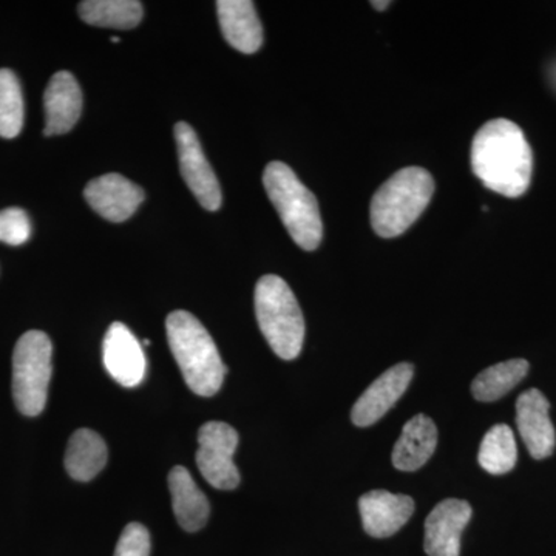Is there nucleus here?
I'll return each instance as SVG.
<instances>
[{"mask_svg": "<svg viewBox=\"0 0 556 556\" xmlns=\"http://www.w3.org/2000/svg\"><path fill=\"white\" fill-rule=\"evenodd\" d=\"M471 169L492 192L525 195L532 181L533 152L525 131L508 119L489 121L471 144Z\"/></svg>", "mask_w": 556, "mask_h": 556, "instance_id": "obj_1", "label": "nucleus"}, {"mask_svg": "<svg viewBox=\"0 0 556 556\" xmlns=\"http://www.w3.org/2000/svg\"><path fill=\"white\" fill-rule=\"evenodd\" d=\"M166 331L172 354L190 390L203 397L217 394L228 369L199 318L188 311H175L167 317Z\"/></svg>", "mask_w": 556, "mask_h": 556, "instance_id": "obj_2", "label": "nucleus"}, {"mask_svg": "<svg viewBox=\"0 0 556 556\" xmlns=\"http://www.w3.org/2000/svg\"><path fill=\"white\" fill-rule=\"evenodd\" d=\"M434 193L433 177L422 167H405L383 182L369 207L372 229L382 239H394L412 228Z\"/></svg>", "mask_w": 556, "mask_h": 556, "instance_id": "obj_3", "label": "nucleus"}, {"mask_svg": "<svg viewBox=\"0 0 556 556\" xmlns=\"http://www.w3.org/2000/svg\"><path fill=\"white\" fill-rule=\"evenodd\" d=\"M263 185L292 240L305 251H316L324 237V223L313 192L302 185L291 167L278 161L266 167Z\"/></svg>", "mask_w": 556, "mask_h": 556, "instance_id": "obj_4", "label": "nucleus"}, {"mask_svg": "<svg viewBox=\"0 0 556 556\" xmlns=\"http://www.w3.org/2000/svg\"><path fill=\"white\" fill-rule=\"evenodd\" d=\"M255 314L274 353L285 361L299 357L305 342V318L294 292L283 278H260L255 287Z\"/></svg>", "mask_w": 556, "mask_h": 556, "instance_id": "obj_5", "label": "nucleus"}, {"mask_svg": "<svg viewBox=\"0 0 556 556\" xmlns=\"http://www.w3.org/2000/svg\"><path fill=\"white\" fill-rule=\"evenodd\" d=\"M53 346L46 332L28 331L13 353V397L25 416H39L47 405L51 379Z\"/></svg>", "mask_w": 556, "mask_h": 556, "instance_id": "obj_6", "label": "nucleus"}, {"mask_svg": "<svg viewBox=\"0 0 556 556\" xmlns=\"http://www.w3.org/2000/svg\"><path fill=\"white\" fill-rule=\"evenodd\" d=\"M239 445L236 428L225 422H207L199 431L197 466L208 484L218 490H233L240 484V471L233 463Z\"/></svg>", "mask_w": 556, "mask_h": 556, "instance_id": "obj_7", "label": "nucleus"}, {"mask_svg": "<svg viewBox=\"0 0 556 556\" xmlns=\"http://www.w3.org/2000/svg\"><path fill=\"white\" fill-rule=\"evenodd\" d=\"M174 134L177 141L179 169L186 185L192 190L201 206L206 211H218L223 201L222 188L204 156L195 130L188 123H178Z\"/></svg>", "mask_w": 556, "mask_h": 556, "instance_id": "obj_8", "label": "nucleus"}, {"mask_svg": "<svg viewBox=\"0 0 556 556\" xmlns=\"http://www.w3.org/2000/svg\"><path fill=\"white\" fill-rule=\"evenodd\" d=\"M102 361L119 386L135 388L144 380L148 369L144 350L134 332L119 321L110 325L102 343Z\"/></svg>", "mask_w": 556, "mask_h": 556, "instance_id": "obj_9", "label": "nucleus"}, {"mask_svg": "<svg viewBox=\"0 0 556 556\" xmlns=\"http://www.w3.org/2000/svg\"><path fill=\"white\" fill-rule=\"evenodd\" d=\"M413 375L415 368L412 364H397L376 379L354 404L351 412L354 426L369 427L382 419L404 396Z\"/></svg>", "mask_w": 556, "mask_h": 556, "instance_id": "obj_10", "label": "nucleus"}, {"mask_svg": "<svg viewBox=\"0 0 556 556\" xmlns=\"http://www.w3.org/2000/svg\"><path fill=\"white\" fill-rule=\"evenodd\" d=\"M91 208L112 223L129 219L146 199L144 190L118 174L91 179L84 190Z\"/></svg>", "mask_w": 556, "mask_h": 556, "instance_id": "obj_11", "label": "nucleus"}, {"mask_svg": "<svg viewBox=\"0 0 556 556\" xmlns=\"http://www.w3.org/2000/svg\"><path fill=\"white\" fill-rule=\"evenodd\" d=\"M471 519L467 501L445 500L431 510L426 521L424 548L428 556H459L460 536Z\"/></svg>", "mask_w": 556, "mask_h": 556, "instance_id": "obj_12", "label": "nucleus"}, {"mask_svg": "<svg viewBox=\"0 0 556 556\" xmlns=\"http://www.w3.org/2000/svg\"><path fill=\"white\" fill-rule=\"evenodd\" d=\"M547 397L540 390H527L517 401V426L527 450L535 459L554 453L556 434L548 416Z\"/></svg>", "mask_w": 556, "mask_h": 556, "instance_id": "obj_13", "label": "nucleus"}, {"mask_svg": "<svg viewBox=\"0 0 556 556\" xmlns=\"http://www.w3.org/2000/svg\"><path fill=\"white\" fill-rule=\"evenodd\" d=\"M358 510L368 535L388 538L407 525L415 511V501L387 490H372L358 500Z\"/></svg>", "mask_w": 556, "mask_h": 556, "instance_id": "obj_14", "label": "nucleus"}, {"mask_svg": "<svg viewBox=\"0 0 556 556\" xmlns=\"http://www.w3.org/2000/svg\"><path fill=\"white\" fill-rule=\"evenodd\" d=\"M46 135L56 137L75 127L83 113V91L78 80L68 72H58L50 79L46 94Z\"/></svg>", "mask_w": 556, "mask_h": 556, "instance_id": "obj_15", "label": "nucleus"}, {"mask_svg": "<svg viewBox=\"0 0 556 556\" xmlns=\"http://www.w3.org/2000/svg\"><path fill=\"white\" fill-rule=\"evenodd\" d=\"M219 27L229 46L240 53H257L262 49L263 28L251 0H219Z\"/></svg>", "mask_w": 556, "mask_h": 556, "instance_id": "obj_16", "label": "nucleus"}, {"mask_svg": "<svg viewBox=\"0 0 556 556\" xmlns=\"http://www.w3.org/2000/svg\"><path fill=\"white\" fill-rule=\"evenodd\" d=\"M438 444L437 424L426 415H417L405 424L393 450V464L397 470L415 471L426 466Z\"/></svg>", "mask_w": 556, "mask_h": 556, "instance_id": "obj_17", "label": "nucleus"}, {"mask_svg": "<svg viewBox=\"0 0 556 556\" xmlns=\"http://www.w3.org/2000/svg\"><path fill=\"white\" fill-rule=\"evenodd\" d=\"M172 506L179 526L186 532H199L206 526L208 519V501L206 495L193 481L188 468L177 466L169 473Z\"/></svg>", "mask_w": 556, "mask_h": 556, "instance_id": "obj_18", "label": "nucleus"}, {"mask_svg": "<svg viewBox=\"0 0 556 556\" xmlns=\"http://www.w3.org/2000/svg\"><path fill=\"white\" fill-rule=\"evenodd\" d=\"M109 459L108 445L90 428H80L70 438L65 468L76 481L87 482L101 473Z\"/></svg>", "mask_w": 556, "mask_h": 556, "instance_id": "obj_19", "label": "nucleus"}, {"mask_svg": "<svg viewBox=\"0 0 556 556\" xmlns=\"http://www.w3.org/2000/svg\"><path fill=\"white\" fill-rule=\"evenodd\" d=\"M79 16L94 27L130 30L142 20L138 0H86L79 3Z\"/></svg>", "mask_w": 556, "mask_h": 556, "instance_id": "obj_20", "label": "nucleus"}, {"mask_svg": "<svg viewBox=\"0 0 556 556\" xmlns=\"http://www.w3.org/2000/svg\"><path fill=\"white\" fill-rule=\"evenodd\" d=\"M529 368V362L525 358H511V361L493 365L479 372L471 383V393L479 402L497 401L506 396L508 391L514 390L526 378Z\"/></svg>", "mask_w": 556, "mask_h": 556, "instance_id": "obj_21", "label": "nucleus"}, {"mask_svg": "<svg viewBox=\"0 0 556 556\" xmlns=\"http://www.w3.org/2000/svg\"><path fill=\"white\" fill-rule=\"evenodd\" d=\"M518 450L514 431L500 424L486 431L479 448V466L490 475H504L517 466Z\"/></svg>", "mask_w": 556, "mask_h": 556, "instance_id": "obj_22", "label": "nucleus"}, {"mask_svg": "<svg viewBox=\"0 0 556 556\" xmlns=\"http://www.w3.org/2000/svg\"><path fill=\"white\" fill-rule=\"evenodd\" d=\"M24 127V97L20 79L9 68H0V137L16 138Z\"/></svg>", "mask_w": 556, "mask_h": 556, "instance_id": "obj_23", "label": "nucleus"}, {"mask_svg": "<svg viewBox=\"0 0 556 556\" xmlns=\"http://www.w3.org/2000/svg\"><path fill=\"white\" fill-rule=\"evenodd\" d=\"M31 236V223L27 212L21 207H9L0 211V241L20 247L27 243Z\"/></svg>", "mask_w": 556, "mask_h": 556, "instance_id": "obj_24", "label": "nucleus"}, {"mask_svg": "<svg viewBox=\"0 0 556 556\" xmlns=\"http://www.w3.org/2000/svg\"><path fill=\"white\" fill-rule=\"evenodd\" d=\"M149 530L139 522H130L121 533L115 556H149Z\"/></svg>", "mask_w": 556, "mask_h": 556, "instance_id": "obj_25", "label": "nucleus"}, {"mask_svg": "<svg viewBox=\"0 0 556 556\" xmlns=\"http://www.w3.org/2000/svg\"><path fill=\"white\" fill-rule=\"evenodd\" d=\"M371 7H375V9L378 11H383L390 7V2H379V0H372Z\"/></svg>", "mask_w": 556, "mask_h": 556, "instance_id": "obj_26", "label": "nucleus"}]
</instances>
